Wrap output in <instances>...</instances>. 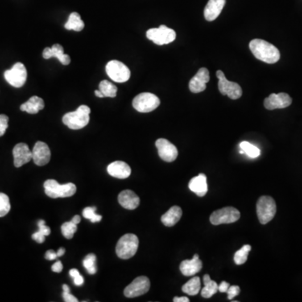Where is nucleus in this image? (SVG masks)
I'll return each instance as SVG.
<instances>
[{"label": "nucleus", "instance_id": "1", "mask_svg": "<svg viewBox=\"0 0 302 302\" xmlns=\"http://www.w3.org/2000/svg\"><path fill=\"white\" fill-rule=\"evenodd\" d=\"M249 49L258 60L268 64H274L280 58L279 50L264 39H253L249 43Z\"/></svg>", "mask_w": 302, "mask_h": 302}, {"label": "nucleus", "instance_id": "2", "mask_svg": "<svg viewBox=\"0 0 302 302\" xmlns=\"http://www.w3.org/2000/svg\"><path fill=\"white\" fill-rule=\"evenodd\" d=\"M91 109L87 105H81L74 112H70L63 116V122L67 127L74 130L86 127L90 120Z\"/></svg>", "mask_w": 302, "mask_h": 302}, {"label": "nucleus", "instance_id": "3", "mask_svg": "<svg viewBox=\"0 0 302 302\" xmlns=\"http://www.w3.org/2000/svg\"><path fill=\"white\" fill-rule=\"evenodd\" d=\"M138 248V237L133 233H127L118 240L116 246V254L118 258L129 259L135 255Z\"/></svg>", "mask_w": 302, "mask_h": 302}, {"label": "nucleus", "instance_id": "4", "mask_svg": "<svg viewBox=\"0 0 302 302\" xmlns=\"http://www.w3.org/2000/svg\"><path fill=\"white\" fill-rule=\"evenodd\" d=\"M45 192L51 198L70 197L76 193V187L73 183L60 185L55 180H47L44 183Z\"/></svg>", "mask_w": 302, "mask_h": 302}, {"label": "nucleus", "instance_id": "5", "mask_svg": "<svg viewBox=\"0 0 302 302\" xmlns=\"http://www.w3.org/2000/svg\"><path fill=\"white\" fill-rule=\"evenodd\" d=\"M256 212L261 224L270 223L276 213V203L275 200L271 196H261L257 202Z\"/></svg>", "mask_w": 302, "mask_h": 302}, {"label": "nucleus", "instance_id": "6", "mask_svg": "<svg viewBox=\"0 0 302 302\" xmlns=\"http://www.w3.org/2000/svg\"><path fill=\"white\" fill-rule=\"evenodd\" d=\"M148 39L159 46L170 44L176 38V33L171 28L162 25L159 28H152L146 32Z\"/></svg>", "mask_w": 302, "mask_h": 302}, {"label": "nucleus", "instance_id": "7", "mask_svg": "<svg viewBox=\"0 0 302 302\" xmlns=\"http://www.w3.org/2000/svg\"><path fill=\"white\" fill-rule=\"evenodd\" d=\"M160 100L156 95L150 92H143L137 95L133 100V107L139 113H150L156 109Z\"/></svg>", "mask_w": 302, "mask_h": 302}, {"label": "nucleus", "instance_id": "8", "mask_svg": "<svg viewBox=\"0 0 302 302\" xmlns=\"http://www.w3.org/2000/svg\"><path fill=\"white\" fill-rule=\"evenodd\" d=\"M240 218V212L233 207H226L214 211L210 216L211 224L213 225L229 224L235 223Z\"/></svg>", "mask_w": 302, "mask_h": 302}, {"label": "nucleus", "instance_id": "9", "mask_svg": "<svg viewBox=\"0 0 302 302\" xmlns=\"http://www.w3.org/2000/svg\"><path fill=\"white\" fill-rule=\"evenodd\" d=\"M106 72L111 80L116 83H123L130 78V70L129 67L119 61L113 60L108 63Z\"/></svg>", "mask_w": 302, "mask_h": 302}, {"label": "nucleus", "instance_id": "10", "mask_svg": "<svg viewBox=\"0 0 302 302\" xmlns=\"http://www.w3.org/2000/svg\"><path fill=\"white\" fill-rule=\"evenodd\" d=\"M216 75L219 80L218 89L222 94L227 95L229 96V98L233 100L238 99L242 97L243 91L239 84L229 81L224 75V72H222L221 70H218Z\"/></svg>", "mask_w": 302, "mask_h": 302}, {"label": "nucleus", "instance_id": "11", "mask_svg": "<svg viewBox=\"0 0 302 302\" xmlns=\"http://www.w3.org/2000/svg\"><path fill=\"white\" fill-rule=\"evenodd\" d=\"M5 78L14 88L23 87L27 80V70L25 65L21 63H15L11 69L5 71Z\"/></svg>", "mask_w": 302, "mask_h": 302}, {"label": "nucleus", "instance_id": "12", "mask_svg": "<svg viewBox=\"0 0 302 302\" xmlns=\"http://www.w3.org/2000/svg\"><path fill=\"white\" fill-rule=\"evenodd\" d=\"M150 288V281L148 277H137L125 289V295L128 298L138 297L147 293Z\"/></svg>", "mask_w": 302, "mask_h": 302}, {"label": "nucleus", "instance_id": "13", "mask_svg": "<svg viewBox=\"0 0 302 302\" xmlns=\"http://www.w3.org/2000/svg\"><path fill=\"white\" fill-rule=\"evenodd\" d=\"M159 156L166 162H175L178 156L177 148L166 138H159L155 142Z\"/></svg>", "mask_w": 302, "mask_h": 302}, {"label": "nucleus", "instance_id": "14", "mask_svg": "<svg viewBox=\"0 0 302 302\" xmlns=\"http://www.w3.org/2000/svg\"><path fill=\"white\" fill-rule=\"evenodd\" d=\"M292 103L291 97L287 93L280 92L278 94L272 93L266 97L264 101V105L268 110H274L277 109H285L291 105Z\"/></svg>", "mask_w": 302, "mask_h": 302}, {"label": "nucleus", "instance_id": "15", "mask_svg": "<svg viewBox=\"0 0 302 302\" xmlns=\"http://www.w3.org/2000/svg\"><path fill=\"white\" fill-rule=\"evenodd\" d=\"M210 80V75L208 70L205 67H202L196 72V75L191 79L189 83V89L193 93H199V92L205 91L207 88V83Z\"/></svg>", "mask_w": 302, "mask_h": 302}, {"label": "nucleus", "instance_id": "16", "mask_svg": "<svg viewBox=\"0 0 302 302\" xmlns=\"http://www.w3.org/2000/svg\"><path fill=\"white\" fill-rule=\"evenodd\" d=\"M51 150L44 142L38 141L32 150V159L36 166H43L48 164L51 159Z\"/></svg>", "mask_w": 302, "mask_h": 302}, {"label": "nucleus", "instance_id": "17", "mask_svg": "<svg viewBox=\"0 0 302 302\" xmlns=\"http://www.w3.org/2000/svg\"><path fill=\"white\" fill-rule=\"evenodd\" d=\"M14 164L15 167H21L32 159V151L25 143L17 144L13 150Z\"/></svg>", "mask_w": 302, "mask_h": 302}, {"label": "nucleus", "instance_id": "18", "mask_svg": "<svg viewBox=\"0 0 302 302\" xmlns=\"http://www.w3.org/2000/svg\"><path fill=\"white\" fill-rule=\"evenodd\" d=\"M203 269V262L200 260L198 254H195L191 260L186 259L180 265V270L185 276H193Z\"/></svg>", "mask_w": 302, "mask_h": 302}, {"label": "nucleus", "instance_id": "19", "mask_svg": "<svg viewBox=\"0 0 302 302\" xmlns=\"http://www.w3.org/2000/svg\"><path fill=\"white\" fill-rule=\"evenodd\" d=\"M43 57L45 59L57 58L60 63L64 66H67L71 63V58L67 54L64 53V48L60 44H55L51 47H46L43 51Z\"/></svg>", "mask_w": 302, "mask_h": 302}, {"label": "nucleus", "instance_id": "20", "mask_svg": "<svg viewBox=\"0 0 302 302\" xmlns=\"http://www.w3.org/2000/svg\"><path fill=\"white\" fill-rule=\"evenodd\" d=\"M108 173L113 177L118 179H126L131 175V168L130 166L124 162H114L109 165L107 168Z\"/></svg>", "mask_w": 302, "mask_h": 302}, {"label": "nucleus", "instance_id": "21", "mask_svg": "<svg viewBox=\"0 0 302 302\" xmlns=\"http://www.w3.org/2000/svg\"><path fill=\"white\" fill-rule=\"evenodd\" d=\"M118 199L120 205L128 210H134L140 203L139 197L130 190H125L120 192Z\"/></svg>", "mask_w": 302, "mask_h": 302}, {"label": "nucleus", "instance_id": "22", "mask_svg": "<svg viewBox=\"0 0 302 302\" xmlns=\"http://www.w3.org/2000/svg\"><path fill=\"white\" fill-rule=\"evenodd\" d=\"M226 0H209L204 9V17L206 21H213L219 16Z\"/></svg>", "mask_w": 302, "mask_h": 302}, {"label": "nucleus", "instance_id": "23", "mask_svg": "<svg viewBox=\"0 0 302 302\" xmlns=\"http://www.w3.org/2000/svg\"><path fill=\"white\" fill-rule=\"evenodd\" d=\"M189 188L192 192L196 193L200 197L205 196L208 191L207 176L205 174H199L196 177L190 180Z\"/></svg>", "mask_w": 302, "mask_h": 302}, {"label": "nucleus", "instance_id": "24", "mask_svg": "<svg viewBox=\"0 0 302 302\" xmlns=\"http://www.w3.org/2000/svg\"><path fill=\"white\" fill-rule=\"evenodd\" d=\"M183 210L178 206H173L162 217V224L166 227H172L180 221Z\"/></svg>", "mask_w": 302, "mask_h": 302}, {"label": "nucleus", "instance_id": "25", "mask_svg": "<svg viewBox=\"0 0 302 302\" xmlns=\"http://www.w3.org/2000/svg\"><path fill=\"white\" fill-rule=\"evenodd\" d=\"M45 108V102L42 97L33 96L21 106V110L30 114H36Z\"/></svg>", "mask_w": 302, "mask_h": 302}, {"label": "nucleus", "instance_id": "26", "mask_svg": "<svg viewBox=\"0 0 302 302\" xmlns=\"http://www.w3.org/2000/svg\"><path fill=\"white\" fill-rule=\"evenodd\" d=\"M203 282H204V287L202 289V296L203 298L212 297L218 291V285L217 282L213 281L210 278V275H205L203 276Z\"/></svg>", "mask_w": 302, "mask_h": 302}, {"label": "nucleus", "instance_id": "27", "mask_svg": "<svg viewBox=\"0 0 302 302\" xmlns=\"http://www.w3.org/2000/svg\"><path fill=\"white\" fill-rule=\"evenodd\" d=\"M65 28L68 30H74V31H82L84 29V22L82 21L81 16L78 13L73 12L70 14L68 21L65 24Z\"/></svg>", "mask_w": 302, "mask_h": 302}, {"label": "nucleus", "instance_id": "28", "mask_svg": "<svg viewBox=\"0 0 302 302\" xmlns=\"http://www.w3.org/2000/svg\"><path fill=\"white\" fill-rule=\"evenodd\" d=\"M183 291L189 295H196L201 291V279L195 276L183 286Z\"/></svg>", "mask_w": 302, "mask_h": 302}, {"label": "nucleus", "instance_id": "29", "mask_svg": "<svg viewBox=\"0 0 302 302\" xmlns=\"http://www.w3.org/2000/svg\"><path fill=\"white\" fill-rule=\"evenodd\" d=\"M99 90L104 94V97H115L118 88L110 82L104 80L100 83Z\"/></svg>", "mask_w": 302, "mask_h": 302}, {"label": "nucleus", "instance_id": "30", "mask_svg": "<svg viewBox=\"0 0 302 302\" xmlns=\"http://www.w3.org/2000/svg\"><path fill=\"white\" fill-rule=\"evenodd\" d=\"M251 250V246L245 245L234 254V262L237 266H242L246 263L249 256V252Z\"/></svg>", "mask_w": 302, "mask_h": 302}, {"label": "nucleus", "instance_id": "31", "mask_svg": "<svg viewBox=\"0 0 302 302\" xmlns=\"http://www.w3.org/2000/svg\"><path fill=\"white\" fill-rule=\"evenodd\" d=\"M240 147L243 151L250 158H257L260 155L259 149L247 141H243L242 143L240 144Z\"/></svg>", "mask_w": 302, "mask_h": 302}, {"label": "nucleus", "instance_id": "32", "mask_svg": "<svg viewBox=\"0 0 302 302\" xmlns=\"http://www.w3.org/2000/svg\"><path fill=\"white\" fill-rule=\"evenodd\" d=\"M96 255L94 254H89L86 256L83 260V266L86 270H88V274L94 275L97 272L96 267Z\"/></svg>", "mask_w": 302, "mask_h": 302}, {"label": "nucleus", "instance_id": "33", "mask_svg": "<svg viewBox=\"0 0 302 302\" xmlns=\"http://www.w3.org/2000/svg\"><path fill=\"white\" fill-rule=\"evenodd\" d=\"M77 230L76 224H73L72 221L67 222L62 225V233L65 238L71 239L73 238L74 234Z\"/></svg>", "mask_w": 302, "mask_h": 302}, {"label": "nucleus", "instance_id": "34", "mask_svg": "<svg viewBox=\"0 0 302 302\" xmlns=\"http://www.w3.org/2000/svg\"><path fill=\"white\" fill-rule=\"evenodd\" d=\"M11 206L9 196L5 193L0 192V217H5L10 211Z\"/></svg>", "mask_w": 302, "mask_h": 302}, {"label": "nucleus", "instance_id": "35", "mask_svg": "<svg viewBox=\"0 0 302 302\" xmlns=\"http://www.w3.org/2000/svg\"><path fill=\"white\" fill-rule=\"evenodd\" d=\"M96 210H97L96 207H88V208H84L83 212V217L90 220L92 223H98L102 220V216L96 214L95 213Z\"/></svg>", "mask_w": 302, "mask_h": 302}, {"label": "nucleus", "instance_id": "36", "mask_svg": "<svg viewBox=\"0 0 302 302\" xmlns=\"http://www.w3.org/2000/svg\"><path fill=\"white\" fill-rule=\"evenodd\" d=\"M9 117L5 114H0V137L3 136L7 130Z\"/></svg>", "mask_w": 302, "mask_h": 302}, {"label": "nucleus", "instance_id": "37", "mask_svg": "<svg viewBox=\"0 0 302 302\" xmlns=\"http://www.w3.org/2000/svg\"><path fill=\"white\" fill-rule=\"evenodd\" d=\"M226 293L228 294V299L232 300L235 296L239 295L240 288L238 286H229V290H228Z\"/></svg>", "mask_w": 302, "mask_h": 302}, {"label": "nucleus", "instance_id": "38", "mask_svg": "<svg viewBox=\"0 0 302 302\" xmlns=\"http://www.w3.org/2000/svg\"><path fill=\"white\" fill-rule=\"evenodd\" d=\"M38 226H39V232L45 236L50 235L51 233V229L49 227L46 226V222L44 220H39L38 222Z\"/></svg>", "mask_w": 302, "mask_h": 302}, {"label": "nucleus", "instance_id": "39", "mask_svg": "<svg viewBox=\"0 0 302 302\" xmlns=\"http://www.w3.org/2000/svg\"><path fill=\"white\" fill-rule=\"evenodd\" d=\"M32 238L35 241H36L38 244H43L45 242V240H46V236L43 235L39 231H38V232L33 234Z\"/></svg>", "mask_w": 302, "mask_h": 302}, {"label": "nucleus", "instance_id": "40", "mask_svg": "<svg viewBox=\"0 0 302 302\" xmlns=\"http://www.w3.org/2000/svg\"><path fill=\"white\" fill-rule=\"evenodd\" d=\"M63 299L66 302H77L78 300L74 295H71L70 292H64L63 294Z\"/></svg>", "mask_w": 302, "mask_h": 302}, {"label": "nucleus", "instance_id": "41", "mask_svg": "<svg viewBox=\"0 0 302 302\" xmlns=\"http://www.w3.org/2000/svg\"><path fill=\"white\" fill-rule=\"evenodd\" d=\"M51 270L55 273L62 272L63 270V263L61 261H56L53 266H52V267H51Z\"/></svg>", "mask_w": 302, "mask_h": 302}, {"label": "nucleus", "instance_id": "42", "mask_svg": "<svg viewBox=\"0 0 302 302\" xmlns=\"http://www.w3.org/2000/svg\"><path fill=\"white\" fill-rule=\"evenodd\" d=\"M229 286H230V285L228 282L222 281L221 284L218 285V291L222 292V293H226L228 290H229Z\"/></svg>", "mask_w": 302, "mask_h": 302}, {"label": "nucleus", "instance_id": "43", "mask_svg": "<svg viewBox=\"0 0 302 302\" xmlns=\"http://www.w3.org/2000/svg\"><path fill=\"white\" fill-rule=\"evenodd\" d=\"M57 258V254L54 250H48L46 252V258L48 260H54Z\"/></svg>", "mask_w": 302, "mask_h": 302}, {"label": "nucleus", "instance_id": "44", "mask_svg": "<svg viewBox=\"0 0 302 302\" xmlns=\"http://www.w3.org/2000/svg\"><path fill=\"white\" fill-rule=\"evenodd\" d=\"M73 279L74 284L76 285V286H83V283H84V279H83V277L81 275H76V277H74Z\"/></svg>", "mask_w": 302, "mask_h": 302}, {"label": "nucleus", "instance_id": "45", "mask_svg": "<svg viewBox=\"0 0 302 302\" xmlns=\"http://www.w3.org/2000/svg\"><path fill=\"white\" fill-rule=\"evenodd\" d=\"M174 302H189L190 300L188 298L186 297V296H182V297H177V296H175L174 297L173 299Z\"/></svg>", "mask_w": 302, "mask_h": 302}, {"label": "nucleus", "instance_id": "46", "mask_svg": "<svg viewBox=\"0 0 302 302\" xmlns=\"http://www.w3.org/2000/svg\"><path fill=\"white\" fill-rule=\"evenodd\" d=\"M70 276L72 277H76V275H80V273H79L78 270H76V269H72V270H70L69 271Z\"/></svg>", "mask_w": 302, "mask_h": 302}, {"label": "nucleus", "instance_id": "47", "mask_svg": "<svg viewBox=\"0 0 302 302\" xmlns=\"http://www.w3.org/2000/svg\"><path fill=\"white\" fill-rule=\"evenodd\" d=\"M72 222L73 223V224H76V225H77V224H78L79 223L81 222V217L78 216V215H76V216L73 217V218H72Z\"/></svg>", "mask_w": 302, "mask_h": 302}, {"label": "nucleus", "instance_id": "48", "mask_svg": "<svg viewBox=\"0 0 302 302\" xmlns=\"http://www.w3.org/2000/svg\"><path fill=\"white\" fill-rule=\"evenodd\" d=\"M65 252H66V250H65L64 248H61V249H59L57 253H56V254H57V257H62L63 255H64Z\"/></svg>", "mask_w": 302, "mask_h": 302}, {"label": "nucleus", "instance_id": "49", "mask_svg": "<svg viewBox=\"0 0 302 302\" xmlns=\"http://www.w3.org/2000/svg\"><path fill=\"white\" fill-rule=\"evenodd\" d=\"M95 95H96L97 97H104V94L102 93V92L99 90V89H98V90L95 91Z\"/></svg>", "mask_w": 302, "mask_h": 302}, {"label": "nucleus", "instance_id": "50", "mask_svg": "<svg viewBox=\"0 0 302 302\" xmlns=\"http://www.w3.org/2000/svg\"><path fill=\"white\" fill-rule=\"evenodd\" d=\"M63 288L64 292H70V288L67 285H63Z\"/></svg>", "mask_w": 302, "mask_h": 302}]
</instances>
